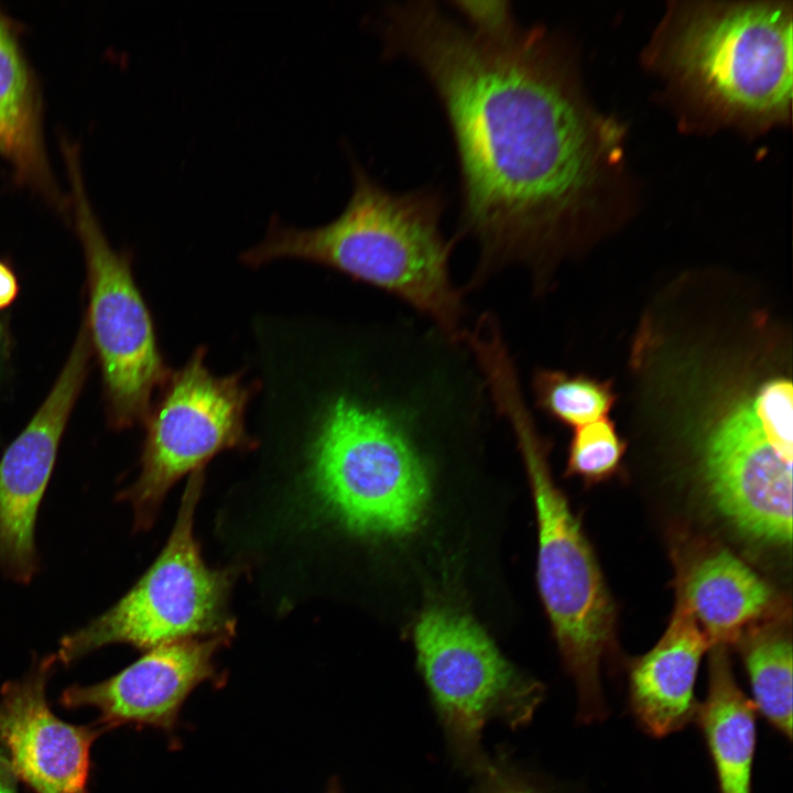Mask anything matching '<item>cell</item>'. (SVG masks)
I'll use <instances>...</instances> for the list:
<instances>
[{"label": "cell", "instance_id": "1", "mask_svg": "<svg viewBox=\"0 0 793 793\" xmlns=\"http://www.w3.org/2000/svg\"><path fill=\"white\" fill-rule=\"evenodd\" d=\"M374 28L384 56L423 73L449 126L459 237L478 249L470 285L520 267L546 286L619 189L621 126L590 104L557 37L514 13L477 28L414 0L389 3Z\"/></svg>", "mask_w": 793, "mask_h": 793}, {"label": "cell", "instance_id": "2", "mask_svg": "<svg viewBox=\"0 0 793 793\" xmlns=\"http://www.w3.org/2000/svg\"><path fill=\"white\" fill-rule=\"evenodd\" d=\"M351 171L349 199L335 219L304 229L274 215L243 261L260 265L297 258L324 264L393 295L447 337L464 341L465 306L449 270L454 240L441 227L444 195L431 186L390 191L358 162Z\"/></svg>", "mask_w": 793, "mask_h": 793}, {"label": "cell", "instance_id": "3", "mask_svg": "<svg viewBox=\"0 0 793 793\" xmlns=\"http://www.w3.org/2000/svg\"><path fill=\"white\" fill-rule=\"evenodd\" d=\"M792 28L790 2H682L662 22L651 63L715 122L767 129L791 115Z\"/></svg>", "mask_w": 793, "mask_h": 793}, {"label": "cell", "instance_id": "4", "mask_svg": "<svg viewBox=\"0 0 793 793\" xmlns=\"http://www.w3.org/2000/svg\"><path fill=\"white\" fill-rule=\"evenodd\" d=\"M496 411L512 427L530 476L539 523V588L577 687L579 720L600 721L608 714L600 671L613 645L612 598L579 522L552 480L523 392L504 391Z\"/></svg>", "mask_w": 793, "mask_h": 793}, {"label": "cell", "instance_id": "5", "mask_svg": "<svg viewBox=\"0 0 793 793\" xmlns=\"http://www.w3.org/2000/svg\"><path fill=\"white\" fill-rule=\"evenodd\" d=\"M203 469L191 474L169 541L149 571L117 604L59 643L57 662H70L112 643L152 649L188 639L232 634L230 569L207 567L194 537Z\"/></svg>", "mask_w": 793, "mask_h": 793}, {"label": "cell", "instance_id": "6", "mask_svg": "<svg viewBox=\"0 0 793 793\" xmlns=\"http://www.w3.org/2000/svg\"><path fill=\"white\" fill-rule=\"evenodd\" d=\"M69 182V211L87 265V332L102 369L112 424L148 419L154 390L171 372L156 345L152 319L132 276L130 259L106 238L87 196L78 146L61 140Z\"/></svg>", "mask_w": 793, "mask_h": 793}, {"label": "cell", "instance_id": "7", "mask_svg": "<svg viewBox=\"0 0 793 793\" xmlns=\"http://www.w3.org/2000/svg\"><path fill=\"white\" fill-rule=\"evenodd\" d=\"M414 643L433 705L459 760L476 772L489 761L481 748L485 726L501 719L529 723L543 698L542 686L503 658L470 618L443 608L425 611Z\"/></svg>", "mask_w": 793, "mask_h": 793}, {"label": "cell", "instance_id": "8", "mask_svg": "<svg viewBox=\"0 0 793 793\" xmlns=\"http://www.w3.org/2000/svg\"><path fill=\"white\" fill-rule=\"evenodd\" d=\"M195 351L171 373L164 393L148 416L137 481L122 495L135 525L148 529L170 488L187 472L203 469L216 454L246 447L245 413L253 388L239 374L214 376Z\"/></svg>", "mask_w": 793, "mask_h": 793}, {"label": "cell", "instance_id": "9", "mask_svg": "<svg viewBox=\"0 0 793 793\" xmlns=\"http://www.w3.org/2000/svg\"><path fill=\"white\" fill-rule=\"evenodd\" d=\"M90 348L83 327L52 390L0 460V569L19 583L30 582L36 572L37 509L87 373Z\"/></svg>", "mask_w": 793, "mask_h": 793}, {"label": "cell", "instance_id": "10", "mask_svg": "<svg viewBox=\"0 0 793 793\" xmlns=\"http://www.w3.org/2000/svg\"><path fill=\"white\" fill-rule=\"evenodd\" d=\"M56 655L0 691V748L15 778L35 793H88L89 751L105 730L57 718L46 702V683Z\"/></svg>", "mask_w": 793, "mask_h": 793}, {"label": "cell", "instance_id": "11", "mask_svg": "<svg viewBox=\"0 0 793 793\" xmlns=\"http://www.w3.org/2000/svg\"><path fill=\"white\" fill-rule=\"evenodd\" d=\"M229 639L230 634H219L152 648L108 680L68 687L61 703L68 708H96L99 725L107 730L137 725L173 734L189 694L218 678L214 656Z\"/></svg>", "mask_w": 793, "mask_h": 793}, {"label": "cell", "instance_id": "12", "mask_svg": "<svg viewBox=\"0 0 793 793\" xmlns=\"http://www.w3.org/2000/svg\"><path fill=\"white\" fill-rule=\"evenodd\" d=\"M0 156L22 185L62 214L69 211L44 140L43 98L19 23L0 9Z\"/></svg>", "mask_w": 793, "mask_h": 793}, {"label": "cell", "instance_id": "13", "mask_svg": "<svg viewBox=\"0 0 793 793\" xmlns=\"http://www.w3.org/2000/svg\"><path fill=\"white\" fill-rule=\"evenodd\" d=\"M710 648L694 619L677 605L661 639L630 665V706L644 731L660 738L695 720L696 675Z\"/></svg>", "mask_w": 793, "mask_h": 793}, {"label": "cell", "instance_id": "14", "mask_svg": "<svg viewBox=\"0 0 793 793\" xmlns=\"http://www.w3.org/2000/svg\"><path fill=\"white\" fill-rule=\"evenodd\" d=\"M773 604L768 583L727 548L700 554L681 577L677 605L689 613L711 647L738 642Z\"/></svg>", "mask_w": 793, "mask_h": 793}, {"label": "cell", "instance_id": "15", "mask_svg": "<svg viewBox=\"0 0 793 793\" xmlns=\"http://www.w3.org/2000/svg\"><path fill=\"white\" fill-rule=\"evenodd\" d=\"M709 650L707 696L698 704L695 720L710 752L719 792L752 793L757 709L738 686L727 645Z\"/></svg>", "mask_w": 793, "mask_h": 793}, {"label": "cell", "instance_id": "16", "mask_svg": "<svg viewBox=\"0 0 793 793\" xmlns=\"http://www.w3.org/2000/svg\"><path fill=\"white\" fill-rule=\"evenodd\" d=\"M751 699L782 735L792 736V641L779 626L754 627L739 640Z\"/></svg>", "mask_w": 793, "mask_h": 793}, {"label": "cell", "instance_id": "17", "mask_svg": "<svg viewBox=\"0 0 793 793\" xmlns=\"http://www.w3.org/2000/svg\"><path fill=\"white\" fill-rule=\"evenodd\" d=\"M532 392L539 410L575 428L606 417L618 400L612 380L547 368L533 373Z\"/></svg>", "mask_w": 793, "mask_h": 793}, {"label": "cell", "instance_id": "18", "mask_svg": "<svg viewBox=\"0 0 793 793\" xmlns=\"http://www.w3.org/2000/svg\"><path fill=\"white\" fill-rule=\"evenodd\" d=\"M626 448L608 416L578 426L569 444L568 471L588 480L606 478L617 470Z\"/></svg>", "mask_w": 793, "mask_h": 793}, {"label": "cell", "instance_id": "19", "mask_svg": "<svg viewBox=\"0 0 793 793\" xmlns=\"http://www.w3.org/2000/svg\"><path fill=\"white\" fill-rule=\"evenodd\" d=\"M480 774L485 780L481 793H544L529 783L502 773L491 764Z\"/></svg>", "mask_w": 793, "mask_h": 793}, {"label": "cell", "instance_id": "20", "mask_svg": "<svg viewBox=\"0 0 793 793\" xmlns=\"http://www.w3.org/2000/svg\"><path fill=\"white\" fill-rule=\"evenodd\" d=\"M19 294V281L10 264L0 260V311L9 307Z\"/></svg>", "mask_w": 793, "mask_h": 793}, {"label": "cell", "instance_id": "21", "mask_svg": "<svg viewBox=\"0 0 793 793\" xmlns=\"http://www.w3.org/2000/svg\"><path fill=\"white\" fill-rule=\"evenodd\" d=\"M0 793H17L15 775L0 748Z\"/></svg>", "mask_w": 793, "mask_h": 793}, {"label": "cell", "instance_id": "22", "mask_svg": "<svg viewBox=\"0 0 793 793\" xmlns=\"http://www.w3.org/2000/svg\"><path fill=\"white\" fill-rule=\"evenodd\" d=\"M325 793H341L337 783H332Z\"/></svg>", "mask_w": 793, "mask_h": 793}, {"label": "cell", "instance_id": "23", "mask_svg": "<svg viewBox=\"0 0 793 793\" xmlns=\"http://www.w3.org/2000/svg\"><path fill=\"white\" fill-rule=\"evenodd\" d=\"M484 316H491V315H484ZM484 316H481V317H484ZM470 329H471V328H470ZM469 332H470V330H469ZM468 334H469V333H468ZM467 337H468V336H467ZM466 344H467V339H466ZM467 347H468V346H467Z\"/></svg>", "mask_w": 793, "mask_h": 793}]
</instances>
